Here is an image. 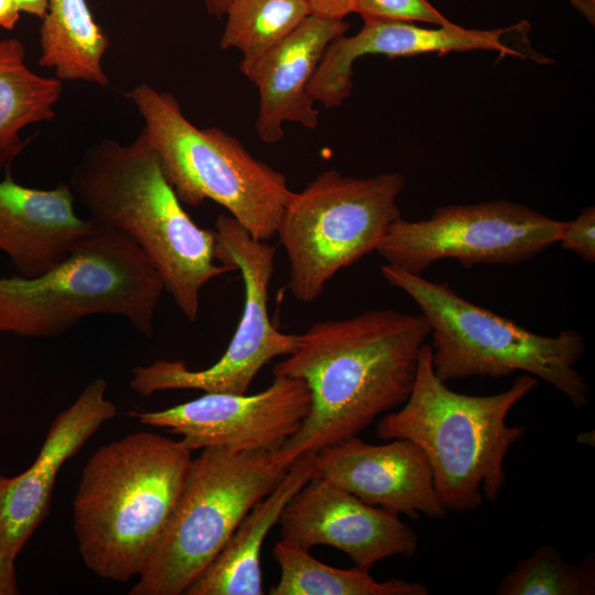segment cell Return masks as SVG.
<instances>
[{"mask_svg":"<svg viewBox=\"0 0 595 595\" xmlns=\"http://www.w3.org/2000/svg\"><path fill=\"white\" fill-rule=\"evenodd\" d=\"M430 326L420 314L391 309L313 323L273 376L302 379L311 393L301 428L278 450L292 464L306 452L357 436L402 404L416 374Z\"/></svg>","mask_w":595,"mask_h":595,"instance_id":"6da1fadb","label":"cell"},{"mask_svg":"<svg viewBox=\"0 0 595 595\" xmlns=\"http://www.w3.org/2000/svg\"><path fill=\"white\" fill-rule=\"evenodd\" d=\"M68 184L90 219L142 249L190 322L198 316L203 288L235 271L216 263L214 229L199 227L184 209L142 130L130 143L105 138L90 144Z\"/></svg>","mask_w":595,"mask_h":595,"instance_id":"7a4b0ae2","label":"cell"},{"mask_svg":"<svg viewBox=\"0 0 595 595\" xmlns=\"http://www.w3.org/2000/svg\"><path fill=\"white\" fill-rule=\"evenodd\" d=\"M192 451L184 442L134 432L99 447L83 468L73 522L85 565L126 583L139 576L180 496Z\"/></svg>","mask_w":595,"mask_h":595,"instance_id":"3957f363","label":"cell"},{"mask_svg":"<svg viewBox=\"0 0 595 595\" xmlns=\"http://www.w3.org/2000/svg\"><path fill=\"white\" fill-rule=\"evenodd\" d=\"M538 383V378L523 374L499 393L453 391L436 377L425 343L409 397L378 422L377 435L415 443L431 465L447 511L470 512L482 506L484 496L490 502L498 500L507 479L506 455L526 434L522 425L507 424V415Z\"/></svg>","mask_w":595,"mask_h":595,"instance_id":"277c9868","label":"cell"},{"mask_svg":"<svg viewBox=\"0 0 595 595\" xmlns=\"http://www.w3.org/2000/svg\"><path fill=\"white\" fill-rule=\"evenodd\" d=\"M163 291L142 249L126 234L95 221L67 259L47 272L0 278V333L57 337L86 317L112 315L151 337Z\"/></svg>","mask_w":595,"mask_h":595,"instance_id":"5b68a950","label":"cell"},{"mask_svg":"<svg viewBox=\"0 0 595 595\" xmlns=\"http://www.w3.org/2000/svg\"><path fill=\"white\" fill-rule=\"evenodd\" d=\"M382 277L418 305L430 326L432 366L447 382L508 377L523 371L561 391L576 408L588 403V386L575 369L585 353L576 329L545 336L474 304L448 283L430 281L385 263Z\"/></svg>","mask_w":595,"mask_h":595,"instance_id":"8992f818","label":"cell"},{"mask_svg":"<svg viewBox=\"0 0 595 595\" xmlns=\"http://www.w3.org/2000/svg\"><path fill=\"white\" fill-rule=\"evenodd\" d=\"M180 201L193 207L210 199L225 207L253 238L275 236L292 191L285 176L252 156L242 143L216 127L198 128L171 93L141 83L127 91Z\"/></svg>","mask_w":595,"mask_h":595,"instance_id":"52a82bcc","label":"cell"},{"mask_svg":"<svg viewBox=\"0 0 595 595\" xmlns=\"http://www.w3.org/2000/svg\"><path fill=\"white\" fill-rule=\"evenodd\" d=\"M291 464L278 450L205 447L192 458L164 531L129 595H181Z\"/></svg>","mask_w":595,"mask_h":595,"instance_id":"ba28073f","label":"cell"},{"mask_svg":"<svg viewBox=\"0 0 595 595\" xmlns=\"http://www.w3.org/2000/svg\"><path fill=\"white\" fill-rule=\"evenodd\" d=\"M401 173L351 177L326 170L292 192L275 235L289 261L288 290L303 303L316 300L342 269L376 248L400 217Z\"/></svg>","mask_w":595,"mask_h":595,"instance_id":"9c48e42d","label":"cell"},{"mask_svg":"<svg viewBox=\"0 0 595 595\" xmlns=\"http://www.w3.org/2000/svg\"><path fill=\"white\" fill-rule=\"evenodd\" d=\"M214 231L216 261L232 267L244 283L242 313L234 336L223 356L205 369L193 370L183 360L164 359L136 366L130 387L142 397L174 389L247 393L267 364L291 354L296 346L298 334L282 333L269 317L275 247L253 238L230 215H218Z\"/></svg>","mask_w":595,"mask_h":595,"instance_id":"30bf717a","label":"cell"},{"mask_svg":"<svg viewBox=\"0 0 595 595\" xmlns=\"http://www.w3.org/2000/svg\"><path fill=\"white\" fill-rule=\"evenodd\" d=\"M565 221L522 204L498 199L439 207L425 219L401 216L376 248L388 264L422 274L432 263L454 259L464 267L517 264L559 242Z\"/></svg>","mask_w":595,"mask_h":595,"instance_id":"8fae6325","label":"cell"},{"mask_svg":"<svg viewBox=\"0 0 595 595\" xmlns=\"http://www.w3.org/2000/svg\"><path fill=\"white\" fill-rule=\"evenodd\" d=\"M273 377L267 389L255 394L205 392L164 410L130 415L181 435L192 452L210 446L234 452L279 450L301 428L311 393L300 378Z\"/></svg>","mask_w":595,"mask_h":595,"instance_id":"7c38bea8","label":"cell"},{"mask_svg":"<svg viewBox=\"0 0 595 595\" xmlns=\"http://www.w3.org/2000/svg\"><path fill=\"white\" fill-rule=\"evenodd\" d=\"M278 523L283 541L305 550L336 548L368 572L383 559L414 556L419 545L418 534L399 515L370 506L318 477L298 490Z\"/></svg>","mask_w":595,"mask_h":595,"instance_id":"4fadbf2b","label":"cell"},{"mask_svg":"<svg viewBox=\"0 0 595 595\" xmlns=\"http://www.w3.org/2000/svg\"><path fill=\"white\" fill-rule=\"evenodd\" d=\"M380 445L351 436L315 453L312 477L323 478L364 502L392 513L444 519L448 513L424 452L393 439Z\"/></svg>","mask_w":595,"mask_h":595,"instance_id":"5bb4252c","label":"cell"},{"mask_svg":"<svg viewBox=\"0 0 595 595\" xmlns=\"http://www.w3.org/2000/svg\"><path fill=\"white\" fill-rule=\"evenodd\" d=\"M107 386L102 378L91 380L51 423L33 464L17 476L0 475V549L10 556L19 555L46 518L63 464L117 415L116 405L106 398Z\"/></svg>","mask_w":595,"mask_h":595,"instance_id":"9a60e30c","label":"cell"},{"mask_svg":"<svg viewBox=\"0 0 595 595\" xmlns=\"http://www.w3.org/2000/svg\"><path fill=\"white\" fill-rule=\"evenodd\" d=\"M519 25L473 30L456 23L429 29L413 22H364V26L356 34L351 36L343 34L328 44L307 90L314 101L321 102L326 108L342 105L353 88L355 61L369 54L402 57L431 52L484 50L523 57L522 53L502 40Z\"/></svg>","mask_w":595,"mask_h":595,"instance_id":"2e32d148","label":"cell"},{"mask_svg":"<svg viewBox=\"0 0 595 595\" xmlns=\"http://www.w3.org/2000/svg\"><path fill=\"white\" fill-rule=\"evenodd\" d=\"M344 20L310 14L278 45L251 61H241L242 74L259 90L256 131L266 143L283 138L285 121L314 129L318 111L309 84L328 44L345 34Z\"/></svg>","mask_w":595,"mask_h":595,"instance_id":"e0dca14e","label":"cell"},{"mask_svg":"<svg viewBox=\"0 0 595 595\" xmlns=\"http://www.w3.org/2000/svg\"><path fill=\"white\" fill-rule=\"evenodd\" d=\"M67 183L34 188L18 183L10 170L0 181V251L24 278L39 277L62 263L93 229L82 218Z\"/></svg>","mask_w":595,"mask_h":595,"instance_id":"ac0fdd59","label":"cell"},{"mask_svg":"<svg viewBox=\"0 0 595 595\" xmlns=\"http://www.w3.org/2000/svg\"><path fill=\"white\" fill-rule=\"evenodd\" d=\"M316 452L296 457L283 478L240 521L223 549L187 588L186 595H261L263 541L281 513L312 478Z\"/></svg>","mask_w":595,"mask_h":595,"instance_id":"d6986e66","label":"cell"},{"mask_svg":"<svg viewBox=\"0 0 595 595\" xmlns=\"http://www.w3.org/2000/svg\"><path fill=\"white\" fill-rule=\"evenodd\" d=\"M40 26L39 64L61 80L109 86L104 56L109 41L87 0H47Z\"/></svg>","mask_w":595,"mask_h":595,"instance_id":"ffe728a7","label":"cell"},{"mask_svg":"<svg viewBox=\"0 0 595 595\" xmlns=\"http://www.w3.org/2000/svg\"><path fill=\"white\" fill-rule=\"evenodd\" d=\"M62 93L63 80L29 68L19 39L0 40V171L12 169L25 148L21 130L55 118Z\"/></svg>","mask_w":595,"mask_h":595,"instance_id":"44dd1931","label":"cell"},{"mask_svg":"<svg viewBox=\"0 0 595 595\" xmlns=\"http://www.w3.org/2000/svg\"><path fill=\"white\" fill-rule=\"evenodd\" d=\"M273 556L280 578L271 595H428L429 588L403 578L376 581L358 567L338 569L313 558L309 550L283 541L274 544Z\"/></svg>","mask_w":595,"mask_h":595,"instance_id":"7402d4cb","label":"cell"},{"mask_svg":"<svg viewBox=\"0 0 595 595\" xmlns=\"http://www.w3.org/2000/svg\"><path fill=\"white\" fill-rule=\"evenodd\" d=\"M311 14L307 0H231L219 45L255 60L291 34Z\"/></svg>","mask_w":595,"mask_h":595,"instance_id":"603a6c76","label":"cell"},{"mask_svg":"<svg viewBox=\"0 0 595 595\" xmlns=\"http://www.w3.org/2000/svg\"><path fill=\"white\" fill-rule=\"evenodd\" d=\"M498 595H594L595 556L570 563L553 545L543 544L499 583Z\"/></svg>","mask_w":595,"mask_h":595,"instance_id":"cb8c5ba5","label":"cell"},{"mask_svg":"<svg viewBox=\"0 0 595 595\" xmlns=\"http://www.w3.org/2000/svg\"><path fill=\"white\" fill-rule=\"evenodd\" d=\"M353 12L364 22H426L436 26H448L446 19L428 0H355Z\"/></svg>","mask_w":595,"mask_h":595,"instance_id":"d4e9b609","label":"cell"},{"mask_svg":"<svg viewBox=\"0 0 595 595\" xmlns=\"http://www.w3.org/2000/svg\"><path fill=\"white\" fill-rule=\"evenodd\" d=\"M559 244L586 260L595 262V208H584L578 216L565 221Z\"/></svg>","mask_w":595,"mask_h":595,"instance_id":"484cf974","label":"cell"},{"mask_svg":"<svg viewBox=\"0 0 595 595\" xmlns=\"http://www.w3.org/2000/svg\"><path fill=\"white\" fill-rule=\"evenodd\" d=\"M312 15L344 20L353 12L355 0H307Z\"/></svg>","mask_w":595,"mask_h":595,"instance_id":"4316f807","label":"cell"},{"mask_svg":"<svg viewBox=\"0 0 595 595\" xmlns=\"http://www.w3.org/2000/svg\"><path fill=\"white\" fill-rule=\"evenodd\" d=\"M15 559L0 549V595L19 594Z\"/></svg>","mask_w":595,"mask_h":595,"instance_id":"83f0119b","label":"cell"},{"mask_svg":"<svg viewBox=\"0 0 595 595\" xmlns=\"http://www.w3.org/2000/svg\"><path fill=\"white\" fill-rule=\"evenodd\" d=\"M21 10L15 0H0V28L13 30L20 19Z\"/></svg>","mask_w":595,"mask_h":595,"instance_id":"f1b7e54d","label":"cell"},{"mask_svg":"<svg viewBox=\"0 0 595 595\" xmlns=\"http://www.w3.org/2000/svg\"><path fill=\"white\" fill-rule=\"evenodd\" d=\"M21 12L34 15L42 20L46 12L47 0H15Z\"/></svg>","mask_w":595,"mask_h":595,"instance_id":"f546056e","label":"cell"},{"mask_svg":"<svg viewBox=\"0 0 595 595\" xmlns=\"http://www.w3.org/2000/svg\"><path fill=\"white\" fill-rule=\"evenodd\" d=\"M206 11L210 15L223 17L231 0H203Z\"/></svg>","mask_w":595,"mask_h":595,"instance_id":"4dcf8cb0","label":"cell"}]
</instances>
